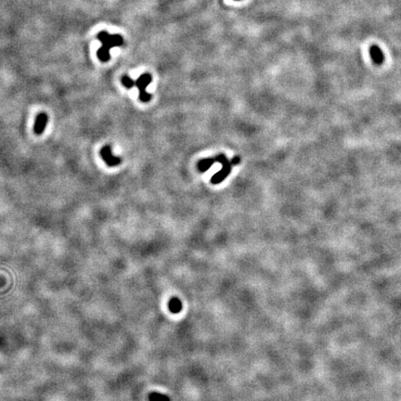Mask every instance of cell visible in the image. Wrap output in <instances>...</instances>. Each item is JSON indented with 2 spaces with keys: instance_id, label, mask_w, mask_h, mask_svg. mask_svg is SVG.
<instances>
[{
  "instance_id": "obj_10",
  "label": "cell",
  "mask_w": 401,
  "mask_h": 401,
  "mask_svg": "<svg viewBox=\"0 0 401 401\" xmlns=\"http://www.w3.org/2000/svg\"><path fill=\"white\" fill-rule=\"evenodd\" d=\"M122 84H123V86H124L125 88L130 89H132V88H134V87L136 86V81L131 79L129 75H124V76L122 77Z\"/></svg>"
},
{
  "instance_id": "obj_3",
  "label": "cell",
  "mask_w": 401,
  "mask_h": 401,
  "mask_svg": "<svg viewBox=\"0 0 401 401\" xmlns=\"http://www.w3.org/2000/svg\"><path fill=\"white\" fill-rule=\"evenodd\" d=\"M221 165H222V168L220 169L217 173H216L215 175H213L211 177V183L212 184L217 185L223 182L226 179V177H228L232 173L233 165H232L231 161L226 160Z\"/></svg>"
},
{
  "instance_id": "obj_1",
  "label": "cell",
  "mask_w": 401,
  "mask_h": 401,
  "mask_svg": "<svg viewBox=\"0 0 401 401\" xmlns=\"http://www.w3.org/2000/svg\"><path fill=\"white\" fill-rule=\"evenodd\" d=\"M97 38L101 42V49L105 51H110V49L115 47H122L124 44V39L120 34H109L105 31L99 33Z\"/></svg>"
},
{
  "instance_id": "obj_6",
  "label": "cell",
  "mask_w": 401,
  "mask_h": 401,
  "mask_svg": "<svg viewBox=\"0 0 401 401\" xmlns=\"http://www.w3.org/2000/svg\"><path fill=\"white\" fill-rule=\"evenodd\" d=\"M369 55L375 65H382L385 61V56L382 49L376 45H373L369 48Z\"/></svg>"
},
{
  "instance_id": "obj_12",
  "label": "cell",
  "mask_w": 401,
  "mask_h": 401,
  "mask_svg": "<svg viewBox=\"0 0 401 401\" xmlns=\"http://www.w3.org/2000/svg\"><path fill=\"white\" fill-rule=\"evenodd\" d=\"M240 162H241V158L239 157V156H234L232 161H231V163H232V165L233 166H237V165H239L240 164Z\"/></svg>"
},
{
  "instance_id": "obj_8",
  "label": "cell",
  "mask_w": 401,
  "mask_h": 401,
  "mask_svg": "<svg viewBox=\"0 0 401 401\" xmlns=\"http://www.w3.org/2000/svg\"><path fill=\"white\" fill-rule=\"evenodd\" d=\"M215 158H205L202 159L198 163V169L201 173H204L205 171H207L208 169L211 168L213 167V165L215 164Z\"/></svg>"
},
{
  "instance_id": "obj_7",
  "label": "cell",
  "mask_w": 401,
  "mask_h": 401,
  "mask_svg": "<svg viewBox=\"0 0 401 401\" xmlns=\"http://www.w3.org/2000/svg\"><path fill=\"white\" fill-rule=\"evenodd\" d=\"M182 307H183L182 302L179 298L174 297L169 300L168 308L170 312L173 313V314H178L182 310Z\"/></svg>"
},
{
  "instance_id": "obj_4",
  "label": "cell",
  "mask_w": 401,
  "mask_h": 401,
  "mask_svg": "<svg viewBox=\"0 0 401 401\" xmlns=\"http://www.w3.org/2000/svg\"><path fill=\"white\" fill-rule=\"evenodd\" d=\"M100 156H101L102 160L106 163V165L109 166V167H116V166L120 165V157H117V156L113 155L112 148L110 146H108V145L104 146L100 150Z\"/></svg>"
},
{
  "instance_id": "obj_2",
  "label": "cell",
  "mask_w": 401,
  "mask_h": 401,
  "mask_svg": "<svg viewBox=\"0 0 401 401\" xmlns=\"http://www.w3.org/2000/svg\"><path fill=\"white\" fill-rule=\"evenodd\" d=\"M153 77L150 73L145 72L136 80V87L139 91V100L142 102H149L152 100V94L146 91L147 87L152 83Z\"/></svg>"
},
{
  "instance_id": "obj_11",
  "label": "cell",
  "mask_w": 401,
  "mask_h": 401,
  "mask_svg": "<svg viewBox=\"0 0 401 401\" xmlns=\"http://www.w3.org/2000/svg\"><path fill=\"white\" fill-rule=\"evenodd\" d=\"M215 160H216V162H217V163L222 164V163H224L225 161L228 160V158L226 157L225 154L221 153V154H218V155H217V156L215 157Z\"/></svg>"
},
{
  "instance_id": "obj_9",
  "label": "cell",
  "mask_w": 401,
  "mask_h": 401,
  "mask_svg": "<svg viewBox=\"0 0 401 401\" xmlns=\"http://www.w3.org/2000/svg\"><path fill=\"white\" fill-rule=\"evenodd\" d=\"M149 401H171L168 396L159 392H152L148 397Z\"/></svg>"
},
{
  "instance_id": "obj_13",
  "label": "cell",
  "mask_w": 401,
  "mask_h": 401,
  "mask_svg": "<svg viewBox=\"0 0 401 401\" xmlns=\"http://www.w3.org/2000/svg\"><path fill=\"white\" fill-rule=\"evenodd\" d=\"M235 1H241V0H235Z\"/></svg>"
},
{
  "instance_id": "obj_5",
  "label": "cell",
  "mask_w": 401,
  "mask_h": 401,
  "mask_svg": "<svg viewBox=\"0 0 401 401\" xmlns=\"http://www.w3.org/2000/svg\"><path fill=\"white\" fill-rule=\"evenodd\" d=\"M47 124H48V115L44 112H41L36 116L35 121H34V127H33L34 133L37 135H41L45 131Z\"/></svg>"
}]
</instances>
